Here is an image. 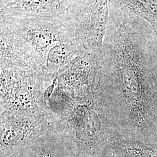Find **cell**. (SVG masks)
I'll return each mask as SVG.
<instances>
[{
    "mask_svg": "<svg viewBox=\"0 0 157 157\" xmlns=\"http://www.w3.org/2000/svg\"><path fill=\"white\" fill-rule=\"evenodd\" d=\"M102 98L101 78L83 97H72L57 85L46 102L54 117L51 133L61 142L69 157H101L111 148L104 120Z\"/></svg>",
    "mask_w": 157,
    "mask_h": 157,
    "instance_id": "cell-1",
    "label": "cell"
},
{
    "mask_svg": "<svg viewBox=\"0 0 157 157\" xmlns=\"http://www.w3.org/2000/svg\"><path fill=\"white\" fill-rule=\"evenodd\" d=\"M48 81L44 74L0 68V117H44L51 112L43 94Z\"/></svg>",
    "mask_w": 157,
    "mask_h": 157,
    "instance_id": "cell-2",
    "label": "cell"
},
{
    "mask_svg": "<svg viewBox=\"0 0 157 157\" xmlns=\"http://www.w3.org/2000/svg\"><path fill=\"white\" fill-rule=\"evenodd\" d=\"M108 0H72L66 21L84 54L101 61L109 20Z\"/></svg>",
    "mask_w": 157,
    "mask_h": 157,
    "instance_id": "cell-3",
    "label": "cell"
},
{
    "mask_svg": "<svg viewBox=\"0 0 157 157\" xmlns=\"http://www.w3.org/2000/svg\"><path fill=\"white\" fill-rule=\"evenodd\" d=\"M0 22L33 48L41 59L43 67L51 48L62 41L76 40L66 18L1 16Z\"/></svg>",
    "mask_w": 157,
    "mask_h": 157,
    "instance_id": "cell-4",
    "label": "cell"
},
{
    "mask_svg": "<svg viewBox=\"0 0 157 157\" xmlns=\"http://www.w3.org/2000/svg\"><path fill=\"white\" fill-rule=\"evenodd\" d=\"M0 157H11L40 137L51 133L54 117L14 116L0 118Z\"/></svg>",
    "mask_w": 157,
    "mask_h": 157,
    "instance_id": "cell-5",
    "label": "cell"
},
{
    "mask_svg": "<svg viewBox=\"0 0 157 157\" xmlns=\"http://www.w3.org/2000/svg\"><path fill=\"white\" fill-rule=\"evenodd\" d=\"M58 86L69 95L79 97L87 95L101 78V61L81 54L60 70L56 75Z\"/></svg>",
    "mask_w": 157,
    "mask_h": 157,
    "instance_id": "cell-6",
    "label": "cell"
},
{
    "mask_svg": "<svg viewBox=\"0 0 157 157\" xmlns=\"http://www.w3.org/2000/svg\"><path fill=\"white\" fill-rule=\"evenodd\" d=\"M0 37V68L44 74L41 59L25 40L1 25Z\"/></svg>",
    "mask_w": 157,
    "mask_h": 157,
    "instance_id": "cell-7",
    "label": "cell"
},
{
    "mask_svg": "<svg viewBox=\"0 0 157 157\" xmlns=\"http://www.w3.org/2000/svg\"><path fill=\"white\" fill-rule=\"evenodd\" d=\"M72 0H2L1 16L66 18Z\"/></svg>",
    "mask_w": 157,
    "mask_h": 157,
    "instance_id": "cell-8",
    "label": "cell"
},
{
    "mask_svg": "<svg viewBox=\"0 0 157 157\" xmlns=\"http://www.w3.org/2000/svg\"><path fill=\"white\" fill-rule=\"evenodd\" d=\"M11 157H69L61 142L52 133L43 135Z\"/></svg>",
    "mask_w": 157,
    "mask_h": 157,
    "instance_id": "cell-9",
    "label": "cell"
},
{
    "mask_svg": "<svg viewBox=\"0 0 157 157\" xmlns=\"http://www.w3.org/2000/svg\"><path fill=\"white\" fill-rule=\"evenodd\" d=\"M112 150V151H110V149L108 150V154H109V155L110 157H124L123 156H122L119 152L117 151H116L114 149H113L112 148H111Z\"/></svg>",
    "mask_w": 157,
    "mask_h": 157,
    "instance_id": "cell-10",
    "label": "cell"
},
{
    "mask_svg": "<svg viewBox=\"0 0 157 157\" xmlns=\"http://www.w3.org/2000/svg\"><path fill=\"white\" fill-rule=\"evenodd\" d=\"M100 157H109V154H108V152H107V153H106L105 155H102V156Z\"/></svg>",
    "mask_w": 157,
    "mask_h": 157,
    "instance_id": "cell-11",
    "label": "cell"
},
{
    "mask_svg": "<svg viewBox=\"0 0 157 157\" xmlns=\"http://www.w3.org/2000/svg\"><path fill=\"white\" fill-rule=\"evenodd\" d=\"M1 1H2V0H1Z\"/></svg>",
    "mask_w": 157,
    "mask_h": 157,
    "instance_id": "cell-12",
    "label": "cell"
}]
</instances>
